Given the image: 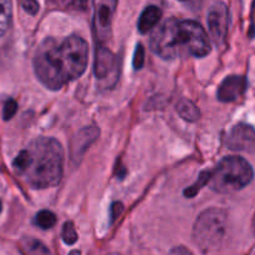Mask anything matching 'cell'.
Instances as JSON below:
<instances>
[{"label": "cell", "instance_id": "1", "mask_svg": "<svg viewBox=\"0 0 255 255\" xmlns=\"http://www.w3.org/2000/svg\"><path fill=\"white\" fill-rule=\"evenodd\" d=\"M89 46L82 37H47L37 47L34 70L39 81L50 90H59L85 72Z\"/></svg>", "mask_w": 255, "mask_h": 255}, {"label": "cell", "instance_id": "2", "mask_svg": "<svg viewBox=\"0 0 255 255\" xmlns=\"http://www.w3.org/2000/svg\"><path fill=\"white\" fill-rule=\"evenodd\" d=\"M12 167L32 188L54 187L61 181L64 149L55 138L39 137L17 154Z\"/></svg>", "mask_w": 255, "mask_h": 255}, {"label": "cell", "instance_id": "3", "mask_svg": "<svg viewBox=\"0 0 255 255\" xmlns=\"http://www.w3.org/2000/svg\"><path fill=\"white\" fill-rule=\"evenodd\" d=\"M149 47L164 60L183 56L204 57L211 52V42L203 26L193 20L176 17L164 21L152 34Z\"/></svg>", "mask_w": 255, "mask_h": 255}, {"label": "cell", "instance_id": "4", "mask_svg": "<svg viewBox=\"0 0 255 255\" xmlns=\"http://www.w3.org/2000/svg\"><path fill=\"white\" fill-rule=\"evenodd\" d=\"M254 177V171L248 161L239 156L224 157L211 171L208 186L221 194L238 192L248 186Z\"/></svg>", "mask_w": 255, "mask_h": 255}, {"label": "cell", "instance_id": "5", "mask_svg": "<svg viewBox=\"0 0 255 255\" xmlns=\"http://www.w3.org/2000/svg\"><path fill=\"white\" fill-rule=\"evenodd\" d=\"M227 233V213L223 209L209 208L199 214L193 227V241L203 252L216 251Z\"/></svg>", "mask_w": 255, "mask_h": 255}, {"label": "cell", "instance_id": "6", "mask_svg": "<svg viewBox=\"0 0 255 255\" xmlns=\"http://www.w3.org/2000/svg\"><path fill=\"white\" fill-rule=\"evenodd\" d=\"M94 5V32L100 42L111 36L112 17L116 11L117 0H92Z\"/></svg>", "mask_w": 255, "mask_h": 255}, {"label": "cell", "instance_id": "7", "mask_svg": "<svg viewBox=\"0 0 255 255\" xmlns=\"http://www.w3.org/2000/svg\"><path fill=\"white\" fill-rule=\"evenodd\" d=\"M209 34L217 45H223L228 34L229 26V11L224 2H214L208 11Z\"/></svg>", "mask_w": 255, "mask_h": 255}, {"label": "cell", "instance_id": "8", "mask_svg": "<svg viewBox=\"0 0 255 255\" xmlns=\"http://www.w3.org/2000/svg\"><path fill=\"white\" fill-rule=\"evenodd\" d=\"M226 144L232 151L255 153V129L246 124L236 125L227 134Z\"/></svg>", "mask_w": 255, "mask_h": 255}, {"label": "cell", "instance_id": "9", "mask_svg": "<svg viewBox=\"0 0 255 255\" xmlns=\"http://www.w3.org/2000/svg\"><path fill=\"white\" fill-rule=\"evenodd\" d=\"M94 71L97 80L106 81V84H109V79L111 77V75L117 77V57L106 46L101 45L97 47Z\"/></svg>", "mask_w": 255, "mask_h": 255}, {"label": "cell", "instance_id": "10", "mask_svg": "<svg viewBox=\"0 0 255 255\" xmlns=\"http://www.w3.org/2000/svg\"><path fill=\"white\" fill-rule=\"evenodd\" d=\"M247 90V79L239 75H232L224 79L218 89V100L221 102H233L243 96Z\"/></svg>", "mask_w": 255, "mask_h": 255}, {"label": "cell", "instance_id": "11", "mask_svg": "<svg viewBox=\"0 0 255 255\" xmlns=\"http://www.w3.org/2000/svg\"><path fill=\"white\" fill-rule=\"evenodd\" d=\"M100 131L96 127H85L81 131L77 132L76 136L74 137L71 142V156L74 159H79L82 154L86 152L90 144L94 143L99 137Z\"/></svg>", "mask_w": 255, "mask_h": 255}, {"label": "cell", "instance_id": "12", "mask_svg": "<svg viewBox=\"0 0 255 255\" xmlns=\"http://www.w3.org/2000/svg\"><path fill=\"white\" fill-rule=\"evenodd\" d=\"M162 16V11L156 5H149L142 11L138 20V30L141 34H147L151 31L154 26L159 22Z\"/></svg>", "mask_w": 255, "mask_h": 255}, {"label": "cell", "instance_id": "13", "mask_svg": "<svg viewBox=\"0 0 255 255\" xmlns=\"http://www.w3.org/2000/svg\"><path fill=\"white\" fill-rule=\"evenodd\" d=\"M177 112L181 115L182 119L189 122H196L199 119V110L192 101L186 99H182L176 106Z\"/></svg>", "mask_w": 255, "mask_h": 255}, {"label": "cell", "instance_id": "14", "mask_svg": "<svg viewBox=\"0 0 255 255\" xmlns=\"http://www.w3.org/2000/svg\"><path fill=\"white\" fill-rule=\"evenodd\" d=\"M12 2L11 0H0V36L6 34L11 25Z\"/></svg>", "mask_w": 255, "mask_h": 255}, {"label": "cell", "instance_id": "15", "mask_svg": "<svg viewBox=\"0 0 255 255\" xmlns=\"http://www.w3.org/2000/svg\"><path fill=\"white\" fill-rule=\"evenodd\" d=\"M56 7L69 11H82L86 9L87 0H50Z\"/></svg>", "mask_w": 255, "mask_h": 255}, {"label": "cell", "instance_id": "16", "mask_svg": "<svg viewBox=\"0 0 255 255\" xmlns=\"http://www.w3.org/2000/svg\"><path fill=\"white\" fill-rule=\"evenodd\" d=\"M209 177H211V171L202 172L201 176L197 179V182H194L189 188H187L186 191H184V196H186L187 198H193L204 186H208Z\"/></svg>", "mask_w": 255, "mask_h": 255}, {"label": "cell", "instance_id": "17", "mask_svg": "<svg viewBox=\"0 0 255 255\" xmlns=\"http://www.w3.org/2000/svg\"><path fill=\"white\" fill-rule=\"evenodd\" d=\"M56 222V216L50 211H40L35 217V223L41 229H51Z\"/></svg>", "mask_w": 255, "mask_h": 255}, {"label": "cell", "instance_id": "18", "mask_svg": "<svg viewBox=\"0 0 255 255\" xmlns=\"http://www.w3.org/2000/svg\"><path fill=\"white\" fill-rule=\"evenodd\" d=\"M22 249L25 253L29 254H49L50 251L41 243V242L36 241V239H25L22 242Z\"/></svg>", "mask_w": 255, "mask_h": 255}, {"label": "cell", "instance_id": "19", "mask_svg": "<svg viewBox=\"0 0 255 255\" xmlns=\"http://www.w3.org/2000/svg\"><path fill=\"white\" fill-rule=\"evenodd\" d=\"M62 241L67 244V246H72L77 242V233L75 226L72 222H66L62 227Z\"/></svg>", "mask_w": 255, "mask_h": 255}, {"label": "cell", "instance_id": "20", "mask_svg": "<svg viewBox=\"0 0 255 255\" xmlns=\"http://www.w3.org/2000/svg\"><path fill=\"white\" fill-rule=\"evenodd\" d=\"M143 64H144V49L143 46H142V44H138L133 54V67L136 70H139L143 67Z\"/></svg>", "mask_w": 255, "mask_h": 255}, {"label": "cell", "instance_id": "21", "mask_svg": "<svg viewBox=\"0 0 255 255\" xmlns=\"http://www.w3.org/2000/svg\"><path fill=\"white\" fill-rule=\"evenodd\" d=\"M16 110H17V105L14 100H7L4 105V110H2V119L5 121L7 120L12 119L15 114H16Z\"/></svg>", "mask_w": 255, "mask_h": 255}, {"label": "cell", "instance_id": "22", "mask_svg": "<svg viewBox=\"0 0 255 255\" xmlns=\"http://www.w3.org/2000/svg\"><path fill=\"white\" fill-rule=\"evenodd\" d=\"M20 5L30 15H36L39 11V2L36 0H20Z\"/></svg>", "mask_w": 255, "mask_h": 255}, {"label": "cell", "instance_id": "23", "mask_svg": "<svg viewBox=\"0 0 255 255\" xmlns=\"http://www.w3.org/2000/svg\"><path fill=\"white\" fill-rule=\"evenodd\" d=\"M122 211H124V204H122L121 202H115V203L112 204L111 213H110V216H111V223H114V222L121 216Z\"/></svg>", "mask_w": 255, "mask_h": 255}, {"label": "cell", "instance_id": "24", "mask_svg": "<svg viewBox=\"0 0 255 255\" xmlns=\"http://www.w3.org/2000/svg\"><path fill=\"white\" fill-rule=\"evenodd\" d=\"M253 229H254V232H255V214H254V218H253Z\"/></svg>", "mask_w": 255, "mask_h": 255}, {"label": "cell", "instance_id": "25", "mask_svg": "<svg viewBox=\"0 0 255 255\" xmlns=\"http://www.w3.org/2000/svg\"><path fill=\"white\" fill-rule=\"evenodd\" d=\"M1 209H2V206H1V201H0V213H1Z\"/></svg>", "mask_w": 255, "mask_h": 255}, {"label": "cell", "instance_id": "26", "mask_svg": "<svg viewBox=\"0 0 255 255\" xmlns=\"http://www.w3.org/2000/svg\"><path fill=\"white\" fill-rule=\"evenodd\" d=\"M253 6L255 7V0H254V2H253Z\"/></svg>", "mask_w": 255, "mask_h": 255}, {"label": "cell", "instance_id": "27", "mask_svg": "<svg viewBox=\"0 0 255 255\" xmlns=\"http://www.w3.org/2000/svg\"><path fill=\"white\" fill-rule=\"evenodd\" d=\"M181 1H187V0H181Z\"/></svg>", "mask_w": 255, "mask_h": 255}]
</instances>
